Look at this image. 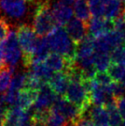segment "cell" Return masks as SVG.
<instances>
[{
    "label": "cell",
    "mask_w": 125,
    "mask_h": 126,
    "mask_svg": "<svg viewBox=\"0 0 125 126\" xmlns=\"http://www.w3.org/2000/svg\"><path fill=\"white\" fill-rule=\"evenodd\" d=\"M57 27L52 12L49 0H43L37 3L33 15V28L37 36L45 38Z\"/></svg>",
    "instance_id": "7a4b0ae2"
},
{
    "label": "cell",
    "mask_w": 125,
    "mask_h": 126,
    "mask_svg": "<svg viewBox=\"0 0 125 126\" xmlns=\"http://www.w3.org/2000/svg\"><path fill=\"white\" fill-rule=\"evenodd\" d=\"M13 71L10 69H5L0 72V94L5 93L7 89L10 88L11 82Z\"/></svg>",
    "instance_id": "d4e9b609"
},
{
    "label": "cell",
    "mask_w": 125,
    "mask_h": 126,
    "mask_svg": "<svg viewBox=\"0 0 125 126\" xmlns=\"http://www.w3.org/2000/svg\"><path fill=\"white\" fill-rule=\"evenodd\" d=\"M94 80L102 86H109L113 82L111 76L106 72H98L95 76Z\"/></svg>",
    "instance_id": "4316f807"
},
{
    "label": "cell",
    "mask_w": 125,
    "mask_h": 126,
    "mask_svg": "<svg viewBox=\"0 0 125 126\" xmlns=\"http://www.w3.org/2000/svg\"><path fill=\"white\" fill-rule=\"evenodd\" d=\"M38 92L28 89H22L19 92L16 104L15 106H19L23 110H28L34 105L37 100Z\"/></svg>",
    "instance_id": "9a60e30c"
},
{
    "label": "cell",
    "mask_w": 125,
    "mask_h": 126,
    "mask_svg": "<svg viewBox=\"0 0 125 126\" xmlns=\"http://www.w3.org/2000/svg\"><path fill=\"white\" fill-rule=\"evenodd\" d=\"M52 111L61 114L67 121L78 122L84 117L85 113L80 107L67 100L64 97L57 96V100L52 107Z\"/></svg>",
    "instance_id": "5b68a950"
},
{
    "label": "cell",
    "mask_w": 125,
    "mask_h": 126,
    "mask_svg": "<svg viewBox=\"0 0 125 126\" xmlns=\"http://www.w3.org/2000/svg\"><path fill=\"white\" fill-rule=\"evenodd\" d=\"M74 13L77 19L88 24L91 20L89 0H75L74 3Z\"/></svg>",
    "instance_id": "2e32d148"
},
{
    "label": "cell",
    "mask_w": 125,
    "mask_h": 126,
    "mask_svg": "<svg viewBox=\"0 0 125 126\" xmlns=\"http://www.w3.org/2000/svg\"><path fill=\"white\" fill-rule=\"evenodd\" d=\"M25 2H27V3H34L36 0H24Z\"/></svg>",
    "instance_id": "d6a6232c"
},
{
    "label": "cell",
    "mask_w": 125,
    "mask_h": 126,
    "mask_svg": "<svg viewBox=\"0 0 125 126\" xmlns=\"http://www.w3.org/2000/svg\"><path fill=\"white\" fill-rule=\"evenodd\" d=\"M27 76L28 73L26 72H16L14 74L8 90L15 93H19L21 90L24 89L27 81Z\"/></svg>",
    "instance_id": "ffe728a7"
},
{
    "label": "cell",
    "mask_w": 125,
    "mask_h": 126,
    "mask_svg": "<svg viewBox=\"0 0 125 126\" xmlns=\"http://www.w3.org/2000/svg\"><path fill=\"white\" fill-rule=\"evenodd\" d=\"M67 33L71 39V40L78 46L87 36V31L88 29V24L77 18L72 19L66 26L64 27Z\"/></svg>",
    "instance_id": "30bf717a"
},
{
    "label": "cell",
    "mask_w": 125,
    "mask_h": 126,
    "mask_svg": "<svg viewBox=\"0 0 125 126\" xmlns=\"http://www.w3.org/2000/svg\"><path fill=\"white\" fill-rule=\"evenodd\" d=\"M58 95L52 89L48 82H45L38 91V96L33 107L39 111H50Z\"/></svg>",
    "instance_id": "52a82bcc"
},
{
    "label": "cell",
    "mask_w": 125,
    "mask_h": 126,
    "mask_svg": "<svg viewBox=\"0 0 125 126\" xmlns=\"http://www.w3.org/2000/svg\"><path fill=\"white\" fill-rule=\"evenodd\" d=\"M121 126H125V122H124V123H123V125Z\"/></svg>",
    "instance_id": "8d00e7d4"
},
{
    "label": "cell",
    "mask_w": 125,
    "mask_h": 126,
    "mask_svg": "<svg viewBox=\"0 0 125 126\" xmlns=\"http://www.w3.org/2000/svg\"><path fill=\"white\" fill-rule=\"evenodd\" d=\"M115 29L114 20L105 17H93L88 23V34L96 40Z\"/></svg>",
    "instance_id": "9c48e42d"
},
{
    "label": "cell",
    "mask_w": 125,
    "mask_h": 126,
    "mask_svg": "<svg viewBox=\"0 0 125 126\" xmlns=\"http://www.w3.org/2000/svg\"><path fill=\"white\" fill-rule=\"evenodd\" d=\"M125 7L123 6L121 0H110L105 3V17L109 20H115L117 17L123 16Z\"/></svg>",
    "instance_id": "ac0fdd59"
},
{
    "label": "cell",
    "mask_w": 125,
    "mask_h": 126,
    "mask_svg": "<svg viewBox=\"0 0 125 126\" xmlns=\"http://www.w3.org/2000/svg\"><path fill=\"white\" fill-rule=\"evenodd\" d=\"M107 73L111 76L113 81L120 82L125 74V66L111 63L110 67L107 70Z\"/></svg>",
    "instance_id": "7402d4cb"
},
{
    "label": "cell",
    "mask_w": 125,
    "mask_h": 126,
    "mask_svg": "<svg viewBox=\"0 0 125 126\" xmlns=\"http://www.w3.org/2000/svg\"><path fill=\"white\" fill-rule=\"evenodd\" d=\"M5 69H8V66H7L6 62H5L4 51H3V43H2L0 44V72L3 71Z\"/></svg>",
    "instance_id": "f1b7e54d"
},
{
    "label": "cell",
    "mask_w": 125,
    "mask_h": 126,
    "mask_svg": "<svg viewBox=\"0 0 125 126\" xmlns=\"http://www.w3.org/2000/svg\"><path fill=\"white\" fill-rule=\"evenodd\" d=\"M107 112L109 115V121H110V126H121L123 125V118L119 112L117 106V101L105 106Z\"/></svg>",
    "instance_id": "44dd1931"
},
{
    "label": "cell",
    "mask_w": 125,
    "mask_h": 126,
    "mask_svg": "<svg viewBox=\"0 0 125 126\" xmlns=\"http://www.w3.org/2000/svg\"><path fill=\"white\" fill-rule=\"evenodd\" d=\"M111 63L125 66V45L115 48L111 53Z\"/></svg>",
    "instance_id": "cb8c5ba5"
},
{
    "label": "cell",
    "mask_w": 125,
    "mask_h": 126,
    "mask_svg": "<svg viewBox=\"0 0 125 126\" xmlns=\"http://www.w3.org/2000/svg\"><path fill=\"white\" fill-rule=\"evenodd\" d=\"M121 1H122L123 4H124V6L125 7V0H121Z\"/></svg>",
    "instance_id": "d590c367"
},
{
    "label": "cell",
    "mask_w": 125,
    "mask_h": 126,
    "mask_svg": "<svg viewBox=\"0 0 125 126\" xmlns=\"http://www.w3.org/2000/svg\"><path fill=\"white\" fill-rule=\"evenodd\" d=\"M76 126H96L88 117H83L76 124Z\"/></svg>",
    "instance_id": "f546056e"
},
{
    "label": "cell",
    "mask_w": 125,
    "mask_h": 126,
    "mask_svg": "<svg viewBox=\"0 0 125 126\" xmlns=\"http://www.w3.org/2000/svg\"><path fill=\"white\" fill-rule=\"evenodd\" d=\"M59 2H62V3H65L67 5H71L72 3H74L75 2V0H58Z\"/></svg>",
    "instance_id": "4dcf8cb0"
},
{
    "label": "cell",
    "mask_w": 125,
    "mask_h": 126,
    "mask_svg": "<svg viewBox=\"0 0 125 126\" xmlns=\"http://www.w3.org/2000/svg\"><path fill=\"white\" fill-rule=\"evenodd\" d=\"M44 63L54 73H57V72L67 73L71 69H73L75 65V63H72V62L69 61L63 56L56 52L50 53L48 57L45 58Z\"/></svg>",
    "instance_id": "8fae6325"
},
{
    "label": "cell",
    "mask_w": 125,
    "mask_h": 126,
    "mask_svg": "<svg viewBox=\"0 0 125 126\" xmlns=\"http://www.w3.org/2000/svg\"><path fill=\"white\" fill-rule=\"evenodd\" d=\"M22 126H37V125H34V124H33V122H29V123L25 124V125H23Z\"/></svg>",
    "instance_id": "1f68e13d"
},
{
    "label": "cell",
    "mask_w": 125,
    "mask_h": 126,
    "mask_svg": "<svg viewBox=\"0 0 125 126\" xmlns=\"http://www.w3.org/2000/svg\"><path fill=\"white\" fill-rule=\"evenodd\" d=\"M117 106L121 116H122L123 120L125 122V97L117 99Z\"/></svg>",
    "instance_id": "83f0119b"
},
{
    "label": "cell",
    "mask_w": 125,
    "mask_h": 126,
    "mask_svg": "<svg viewBox=\"0 0 125 126\" xmlns=\"http://www.w3.org/2000/svg\"><path fill=\"white\" fill-rule=\"evenodd\" d=\"M0 10L9 18L20 20L27 13V6L24 0H0Z\"/></svg>",
    "instance_id": "ba28073f"
},
{
    "label": "cell",
    "mask_w": 125,
    "mask_h": 126,
    "mask_svg": "<svg viewBox=\"0 0 125 126\" xmlns=\"http://www.w3.org/2000/svg\"><path fill=\"white\" fill-rule=\"evenodd\" d=\"M3 47L7 66L14 72L20 62L21 58H22V52L15 31H10L9 37L3 43Z\"/></svg>",
    "instance_id": "277c9868"
},
{
    "label": "cell",
    "mask_w": 125,
    "mask_h": 126,
    "mask_svg": "<svg viewBox=\"0 0 125 126\" xmlns=\"http://www.w3.org/2000/svg\"><path fill=\"white\" fill-rule=\"evenodd\" d=\"M123 17H124V22H125V9H124V13H123Z\"/></svg>",
    "instance_id": "e575fe53"
},
{
    "label": "cell",
    "mask_w": 125,
    "mask_h": 126,
    "mask_svg": "<svg viewBox=\"0 0 125 126\" xmlns=\"http://www.w3.org/2000/svg\"><path fill=\"white\" fill-rule=\"evenodd\" d=\"M10 33V27L5 19L0 18V44L3 43L9 37Z\"/></svg>",
    "instance_id": "484cf974"
},
{
    "label": "cell",
    "mask_w": 125,
    "mask_h": 126,
    "mask_svg": "<svg viewBox=\"0 0 125 126\" xmlns=\"http://www.w3.org/2000/svg\"><path fill=\"white\" fill-rule=\"evenodd\" d=\"M52 12L54 20L57 26L64 28L73 17L74 10L69 6L62 2H56L52 6Z\"/></svg>",
    "instance_id": "7c38bea8"
},
{
    "label": "cell",
    "mask_w": 125,
    "mask_h": 126,
    "mask_svg": "<svg viewBox=\"0 0 125 126\" xmlns=\"http://www.w3.org/2000/svg\"><path fill=\"white\" fill-rule=\"evenodd\" d=\"M16 35L22 52V64L25 68L29 69L39 40L33 28L27 23L20 24L17 27Z\"/></svg>",
    "instance_id": "3957f363"
},
{
    "label": "cell",
    "mask_w": 125,
    "mask_h": 126,
    "mask_svg": "<svg viewBox=\"0 0 125 126\" xmlns=\"http://www.w3.org/2000/svg\"><path fill=\"white\" fill-rule=\"evenodd\" d=\"M111 63V53L95 51L94 54V67L98 72H105L108 70Z\"/></svg>",
    "instance_id": "d6986e66"
},
{
    "label": "cell",
    "mask_w": 125,
    "mask_h": 126,
    "mask_svg": "<svg viewBox=\"0 0 125 126\" xmlns=\"http://www.w3.org/2000/svg\"><path fill=\"white\" fill-rule=\"evenodd\" d=\"M101 1L103 2V3H105H105H108V2L110 1V0H101Z\"/></svg>",
    "instance_id": "836d02e7"
},
{
    "label": "cell",
    "mask_w": 125,
    "mask_h": 126,
    "mask_svg": "<svg viewBox=\"0 0 125 126\" xmlns=\"http://www.w3.org/2000/svg\"><path fill=\"white\" fill-rule=\"evenodd\" d=\"M31 122V112L28 110H23L17 106L9 107L3 118V126H22Z\"/></svg>",
    "instance_id": "8992f818"
},
{
    "label": "cell",
    "mask_w": 125,
    "mask_h": 126,
    "mask_svg": "<svg viewBox=\"0 0 125 126\" xmlns=\"http://www.w3.org/2000/svg\"><path fill=\"white\" fill-rule=\"evenodd\" d=\"M88 118L96 126H110L108 112L104 106L93 105L88 110Z\"/></svg>",
    "instance_id": "5bb4252c"
},
{
    "label": "cell",
    "mask_w": 125,
    "mask_h": 126,
    "mask_svg": "<svg viewBox=\"0 0 125 126\" xmlns=\"http://www.w3.org/2000/svg\"><path fill=\"white\" fill-rule=\"evenodd\" d=\"M89 8L94 17L105 16V4L101 0H89Z\"/></svg>",
    "instance_id": "603a6c76"
},
{
    "label": "cell",
    "mask_w": 125,
    "mask_h": 126,
    "mask_svg": "<svg viewBox=\"0 0 125 126\" xmlns=\"http://www.w3.org/2000/svg\"><path fill=\"white\" fill-rule=\"evenodd\" d=\"M46 39L53 52L58 53L69 61L75 63L77 46L71 40L64 28L57 26Z\"/></svg>",
    "instance_id": "6da1fadb"
},
{
    "label": "cell",
    "mask_w": 125,
    "mask_h": 126,
    "mask_svg": "<svg viewBox=\"0 0 125 126\" xmlns=\"http://www.w3.org/2000/svg\"><path fill=\"white\" fill-rule=\"evenodd\" d=\"M28 72L45 82H48L49 80L54 74V72L52 70H50L44 62L33 63L29 68Z\"/></svg>",
    "instance_id": "e0dca14e"
},
{
    "label": "cell",
    "mask_w": 125,
    "mask_h": 126,
    "mask_svg": "<svg viewBox=\"0 0 125 126\" xmlns=\"http://www.w3.org/2000/svg\"><path fill=\"white\" fill-rule=\"evenodd\" d=\"M48 84L57 95L64 97L69 84V77L67 73L57 72L52 75L49 80Z\"/></svg>",
    "instance_id": "4fadbf2b"
}]
</instances>
